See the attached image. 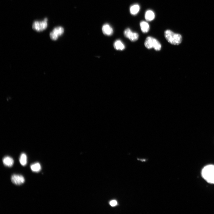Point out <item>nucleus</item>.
Wrapping results in <instances>:
<instances>
[{"instance_id": "5", "label": "nucleus", "mask_w": 214, "mask_h": 214, "mask_svg": "<svg viewBox=\"0 0 214 214\" xmlns=\"http://www.w3.org/2000/svg\"><path fill=\"white\" fill-rule=\"evenodd\" d=\"M64 30L62 27H58L54 28L50 32V38L53 40H57L59 36L62 35L64 33Z\"/></svg>"}, {"instance_id": "6", "label": "nucleus", "mask_w": 214, "mask_h": 214, "mask_svg": "<svg viewBox=\"0 0 214 214\" xmlns=\"http://www.w3.org/2000/svg\"><path fill=\"white\" fill-rule=\"evenodd\" d=\"M124 34L126 37L132 42L137 41L139 37V35L137 33L133 32L129 28H127L125 30Z\"/></svg>"}, {"instance_id": "3", "label": "nucleus", "mask_w": 214, "mask_h": 214, "mask_svg": "<svg viewBox=\"0 0 214 214\" xmlns=\"http://www.w3.org/2000/svg\"><path fill=\"white\" fill-rule=\"evenodd\" d=\"M145 46L148 49L153 48L156 51L160 50L161 48L160 43L156 39L151 36L146 38L145 42Z\"/></svg>"}, {"instance_id": "4", "label": "nucleus", "mask_w": 214, "mask_h": 214, "mask_svg": "<svg viewBox=\"0 0 214 214\" xmlns=\"http://www.w3.org/2000/svg\"><path fill=\"white\" fill-rule=\"evenodd\" d=\"M48 27L47 21H34L32 25V28L34 30L38 32L43 31L46 29Z\"/></svg>"}, {"instance_id": "16", "label": "nucleus", "mask_w": 214, "mask_h": 214, "mask_svg": "<svg viewBox=\"0 0 214 214\" xmlns=\"http://www.w3.org/2000/svg\"><path fill=\"white\" fill-rule=\"evenodd\" d=\"M110 205L114 207L117 204V202L115 200H112L110 202Z\"/></svg>"}, {"instance_id": "14", "label": "nucleus", "mask_w": 214, "mask_h": 214, "mask_svg": "<svg viewBox=\"0 0 214 214\" xmlns=\"http://www.w3.org/2000/svg\"><path fill=\"white\" fill-rule=\"evenodd\" d=\"M31 168L33 172H38L41 169V166L39 163L37 162L32 164L31 166Z\"/></svg>"}, {"instance_id": "9", "label": "nucleus", "mask_w": 214, "mask_h": 214, "mask_svg": "<svg viewBox=\"0 0 214 214\" xmlns=\"http://www.w3.org/2000/svg\"><path fill=\"white\" fill-rule=\"evenodd\" d=\"M114 47L116 50L122 51L125 49V46L123 42L120 40L116 41L114 44Z\"/></svg>"}, {"instance_id": "12", "label": "nucleus", "mask_w": 214, "mask_h": 214, "mask_svg": "<svg viewBox=\"0 0 214 214\" xmlns=\"http://www.w3.org/2000/svg\"><path fill=\"white\" fill-rule=\"evenodd\" d=\"M155 18V14L154 12L152 10L147 11L145 14V18L147 21H151L153 20Z\"/></svg>"}, {"instance_id": "10", "label": "nucleus", "mask_w": 214, "mask_h": 214, "mask_svg": "<svg viewBox=\"0 0 214 214\" xmlns=\"http://www.w3.org/2000/svg\"><path fill=\"white\" fill-rule=\"evenodd\" d=\"M140 26L142 33H146L149 31L150 26L147 22L144 21H141L140 23Z\"/></svg>"}, {"instance_id": "1", "label": "nucleus", "mask_w": 214, "mask_h": 214, "mask_svg": "<svg viewBox=\"0 0 214 214\" xmlns=\"http://www.w3.org/2000/svg\"><path fill=\"white\" fill-rule=\"evenodd\" d=\"M201 175L207 182L214 184V165L210 164L204 166L202 170Z\"/></svg>"}, {"instance_id": "7", "label": "nucleus", "mask_w": 214, "mask_h": 214, "mask_svg": "<svg viewBox=\"0 0 214 214\" xmlns=\"http://www.w3.org/2000/svg\"><path fill=\"white\" fill-rule=\"evenodd\" d=\"M11 180L13 183L17 185H21L25 182L24 178L23 176L19 175H13L11 177Z\"/></svg>"}, {"instance_id": "13", "label": "nucleus", "mask_w": 214, "mask_h": 214, "mask_svg": "<svg viewBox=\"0 0 214 214\" xmlns=\"http://www.w3.org/2000/svg\"><path fill=\"white\" fill-rule=\"evenodd\" d=\"M140 9V6L138 4H134L130 7V12L132 15H136L139 11Z\"/></svg>"}, {"instance_id": "11", "label": "nucleus", "mask_w": 214, "mask_h": 214, "mask_svg": "<svg viewBox=\"0 0 214 214\" xmlns=\"http://www.w3.org/2000/svg\"><path fill=\"white\" fill-rule=\"evenodd\" d=\"M3 161L5 166L9 167H11L14 164V160L13 159L9 156L5 157L3 159Z\"/></svg>"}, {"instance_id": "8", "label": "nucleus", "mask_w": 214, "mask_h": 214, "mask_svg": "<svg viewBox=\"0 0 214 214\" xmlns=\"http://www.w3.org/2000/svg\"><path fill=\"white\" fill-rule=\"evenodd\" d=\"M103 33L107 36H111L113 33V30L112 27L108 24H105L102 27Z\"/></svg>"}, {"instance_id": "15", "label": "nucleus", "mask_w": 214, "mask_h": 214, "mask_svg": "<svg viewBox=\"0 0 214 214\" xmlns=\"http://www.w3.org/2000/svg\"><path fill=\"white\" fill-rule=\"evenodd\" d=\"M19 161L21 164L23 166L26 165L27 163V159L26 155L25 153H22L19 158Z\"/></svg>"}, {"instance_id": "2", "label": "nucleus", "mask_w": 214, "mask_h": 214, "mask_svg": "<svg viewBox=\"0 0 214 214\" xmlns=\"http://www.w3.org/2000/svg\"><path fill=\"white\" fill-rule=\"evenodd\" d=\"M164 35L166 40L172 45H178L182 41V37L180 34L175 33L170 30H166Z\"/></svg>"}]
</instances>
